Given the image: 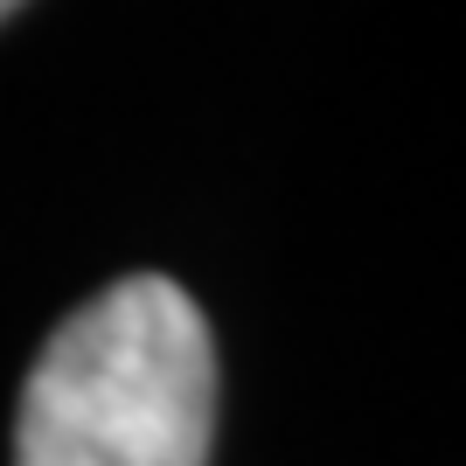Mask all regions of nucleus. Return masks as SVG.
<instances>
[{
	"label": "nucleus",
	"mask_w": 466,
	"mask_h": 466,
	"mask_svg": "<svg viewBox=\"0 0 466 466\" xmlns=\"http://www.w3.org/2000/svg\"><path fill=\"white\" fill-rule=\"evenodd\" d=\"M15 7H21V0H0V21H7V15H15Z\"/></svg>",
	"instance_id": "f03ea898"
},
{
	"label": "nucleus",
	"mask_w": 466,
	"mask_h": 466,
	"mask_svg": "<svg viewBox=\"0 0 466 466\" xmlns=\"http://www.w3.org/2000/svg\"><path fill=\"white\" fill-rule=\"evenodd\" d=\"M216 341L175 279L133 272L77 307L21 390L15 466H209Z\"/></svg>",
	"instance_id": "f257e3e1"
}]
</instances>
